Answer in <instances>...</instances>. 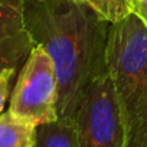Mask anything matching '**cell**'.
Returning a JSON list of instances; mask_svg holds the SVG:
<instances>
[{
    "mask_svg": "<svg viewBox=\"0 0 147 147\" xmlns=\"http://www.w3.org/2000/svg\"><path fill=\"white\" fill-rule=\"evenodd\" d=\"M107 66L125 124V147H147V26L133 13L110 26Z\"/></svg>",
    "mask_w": 147,
    "mask_h": 147,
    "instance_id": "cell-2",
    "label": "cell"
},
{
    "mask_svg": "<svg viewBox=\"0 0 147 147\" xmlns=\"http://www.w3.org/2000/svg\"><path fill=\"white\" fill-rule=\"evenodd\" d=\"M35 147H78L75 124L58 118L38 125Z\"/></svg>",
    "mask_w": 147,
    "mask_h": 147,
    "instance_id": "cell-7",
    "label": "cell"
},
{
    "mask_svg": "<svg viewBox=\"0 0 147 147\" xmlns=\"http://www.w3.org/2000/svg\"><path fill=\"white\" fill-rule=\"evenodd\" d=\"M35 46L25 22V0H0V74L16 71Z\"/></svg>",
    "mask_w": 147,
    "mask_h": 147,
    "instance_id": "cell-5",
    "label": "cell"
},
{
    "mask_svg": "<svg viewBox=\"0 0 147 147\" xmlns=\"http://www.w3.org/2000/svg\"><path fill=\"white\" fill-rule=\"evenodd\" d=\"M25 22L55 65L59 120L74 123L87 88L108 72L111 25L81 0H25Z\"/></svg>",
    "mask_w": 147,
    "mask_h": 147,
    "instance_id": "cell-1",
    "label": "cell"
},
{
    "mask_svg": "<svg viewBox=\"0 0 147 147\" xmlns=\"http://www.w3.org/2000/svg\"><path fill=\"white\" fill-rule=\"evenodd\" d=\"M131 13L147 26V0H130Z\"/></svg>",
    "mask_w": 147,
    "mask_h": 147,
    "instance_id": "cell-10",
    "label": "cell"
},
{
    "mask_svg": "<svg viewBox=\"0 0 147 147\" xmlns=\"http://www.w3.org/2000/svg\"><path fill=\"white\" fill-rule=\"evenodd\" d=\"M36 128L10 111L3 113L0 115V147H35Z\"/></svg>",
    "mask_w": 147,
    "mask_h": 147,
    "instance_id": "cell-6",
    "label": "cell"
},
{
    "mask_svg": "<svg viewBox=\"0 0 147 147\" xmlns=\"http://www.w3.org/2000/svg\"><path fill=\"white\" fill-rule=\"evenodd\" d=\"M16 71L15 69H5L0 74V115L3 114L5 104L9 97V90H10V81L13 80Z\"/></svg>",
    "mask_w": 147,
    "mask_h": 147,
    "instance_id": "cell-9",
    "label": "cell"
},
{
    "mask_svg": "<svg viewBox=\"0 0 147 147\" xmlns=\"http://www.w3.org/2000/svg\"><path fill=\"white\" fill-rule=\"evenodd\" d=\"M74 124L78 147H125V124L108 72L87 88Z\"/></svg>",
    "mask_w": 147,
    "mask_h": 147,
    "instance_id": "cell-4",
    "label": "cell"
},
{
    "mask_svg": "<svg viewBox=\"0 0 147 147\" xmlns=\"http://www.w3.org/2000/svg\"><path fill=\"white\" fill-rule=\"evenodd\" d=\"M58 102L59 84L55 65L48 52L36 45L20 69L9 111L38 127L59 118Z\"/></svg>",
    "mask_w": 147,
    "mask_h": 147,
    "instance_id": "cell-3",
    "label": "cell"
},
{
    "mask_svg": "<svg viewBox=\"0 0 147 147\" xmlns=\"http://www.w3.org/2000/svg\"><path fill=\"white\" fill-rule=\"evenodd\" d=\"M92 7L110 25L121 22L131 15L130 0H81Z\"/></svg>",
    "mask_w": 147,
    "mask_h": 147,
    "instance_id": "cell-8",
    "label": "cell"
}]
</instances>
